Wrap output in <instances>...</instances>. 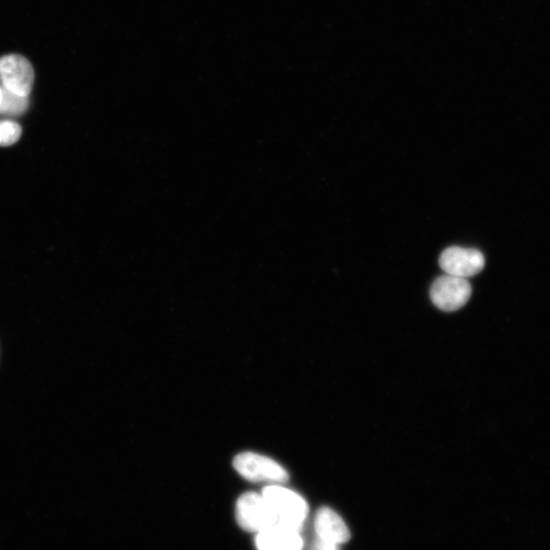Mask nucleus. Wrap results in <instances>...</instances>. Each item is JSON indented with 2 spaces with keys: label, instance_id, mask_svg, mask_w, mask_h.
Listing matches in <instances>:
<instances>
[{
  "label": "nucleus",
  "instance_id": "nucleus-10",
  "mask_svg": "<svg viewBox=\"0 0 550 550\" xmlns=\"http://www.w3.org/2000/svg\"><path fill=\"white\" fill-rule=\"evenodd\" d=\"M22 135V128L13 121H0V146L7 147L17 143Z\"/></svg>",
  "mask_w": 550,
  "mask_h": 550
},
{
  "label": "nucleus",
  "instance_id": "nucleus-7",
  "mask_svg": "<svg viewBox=\"0 0 550 550\" xmlns=\"http://www.w3.org/2000/svg\"><path fill=\"white\" fill-rule=\"evenodd\" d=\"M258 550H302L303 539L299 530L273 526L257 533Z\"/></svg>",
  "mask_w": 550,
  "mask_h": 550
},
{
  "label": "nucleus",
  "instance_id": "nucleus-11",
  "mask_svg": "<svg viewBox=\"0 0 550 550\" xmlns=\"http://www.w3.org/2000/svg\"><path fill=\"white\" fill-rule=\"evenodd\" d=\"M339 544L317 538L312 546V550H340Z\"/></svg>",
  "mask_w": 550,
  "mask_h": 550
},
{
  "label": "nucleus",
  "instance_id": "nucleus-12",
  "mask_svg": "<svg viewBox=\"0 0 550 550\" xmlns=\"http://www.w3.org/2000/svg\"><path fill=\"white\" fill-rule=\"evenodd\" d=\"M2 97H3V87L2 85H0V102H2Z\"/></svg>",
  "mask_w": 550,
  "mask_h": 550
},
{
  "label": "nucleus",
  "instance_id": "nucleus-6",
  "mask_svg": "<svg viewBox=\"0 0 550 550\" xmlns=\"http://www.w3.org/2000/svg\"><path fill=\"white\" fill-rule=\"evenodd\" d=\"M239 525L252 532H261L273 527V521L261 493L247 492L237 502Z\"/></svg>",
  "mask_w": 550,
  "mask_h": 550
},
{
  "label": "nucleus",
  "instance_id": "nucleus-4",
  "mask_svg": "<svg viewBox=\"0 0 550 550\" xmlns=\"http://www.w3.org/2000/svg\"><path fill=\"white\" fill-rule=\"evenodd\" d=\"M30 62L19 54L0 58V85L22 96H29L34 84Z\"/></svg>",
  "mask_w": 550,
  "mask_h": 550
},
{
  "label": "nucleus",
  "instance_id": "nucleus-2",
  "mask_svg": "<svg viewBox=\"0 0 550 550\" xmlns=\"http://www.w3.org/2000/svg\"><path fill=\"white\" fill-rule=\"evenodd\" d=\"M234 467L241 476L252 482L283 484L289 480V473L278 462L252 452L238 455Z\"/></svg>",
  "mask_w": 550,
  "mask_h": 550
},
{
  "label": "nucleus",
  "instance_id": "nucleus-9",
  "mask_svg": "<svg viewBox=\"0 0 550 550\" xmlns=\"http://www.w3.org/2000/svg\"><path fill=\"white\" fill-rule=\"evenodd\" d=\"M3 87V86H2ZM29 107V96H22L3 87L0 115L18 117L23 115Z\"/></svg>",
  "mask_w": 550,
  "mask_h": 550
},
{
  "label": "nucleus",
  "instance_id": "nucleus-8",
  "mask_svg": "<svg viewBox=\"0 0 550 550\" xmlns=\"http://www.w3.org/2000/svg\"><path fill=\"white\" fill-rule=\"evenodd\" d=\"M317 538L342 545L348 542L351 534L343 518L329 508L320 509L315 517Z\"/></svg>",
  "mask_w": 550,
  "mask_h": 550
},
{
  "label": "nucleus",
  "instance_id": "nucleus-5",
  "mask_svg": "<svg viewBox=\"0 0 550 550\" xmlns=\"http://www.w3.org/2000/svg\"><path fill=\"white\" fill-rule=\"evenodd\" d=\"M439 265L447 274L467 279L482 271L485 258L476 249L451 247L440 256Z\"/></svg>",
  "mask_w": 550,
  "mask_h": 550
},
{
  "label": "nucleus",
  "instance_id": "nucleus-1",
  "mask_svg": "<svg viewBox=\"0 0 550 550\" xmlns=\"http://www.w3.org/2000/svg\"><path fill=\"white\" fill-rule=\"evenodd\" d=\"M274 526L300 530L308 515V506L300 494L282 484H270L261 492Z\"/></svg>",
  "mask_w": 550,
  "mask_h": 550
},
{
  "label": "nucleus",
  "instance_id": "nucleus-3",
  "mask_svg": "<svg viewBox=\"0 0 550 550\" xmlns=\"http://www.w3.org/2000/svg\"><path fill=\"white\" fill-rule=\"evenodd\" d=\"M472 288L467 279L446 274L434 281L430 289L432 303L440 310L452 312L470 300Z\"/></svg>",
  "mask_w": 550,
  "mask_h": 550
}]
</instances>
